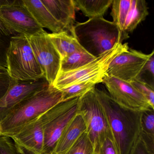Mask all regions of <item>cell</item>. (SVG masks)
<instances>
[{
    "label": "cell",
    "mask_w": 154,
    "mask_h": 154,
    "mask_svg": "<svg viewBox=\"0 0 154 154\" xmlns=\"http://www.w3.org/2000/svg\"><path fill=\"white\" fill-rule=\"evenodd\" d=\"M74 36L84 49L95 57L110 50L117 44L128 39L129 35L122 32L112 22L102 18L90 19L76 23Z\"/></svg>",
    "instance_id": "7a4b0ae2"
},
{
    "label": "cell",
    "mask_w": 154,
    "mask_h": 154,
    "mask_svg": "<svg viewBox=\"0 0 154 154\" xmlns=\"http://www.w3.org/2000/svg\"><path fill=\"white\" fill-rule=\"evenodd\" d=\"M94 91L121 154H130L140 137L141 112L120 106L104 91Z\"/></svg>",
    "instance_id": "6da1fadb"
},
{
    "label": "cell",
    "mask_w": 154,
    "mask_h": 154,
    "mask_svg": "<svg viewBox=\"0 0 154 154\" xmlns=\"http://www.w3.org/2000/svg\"><path fill=\"white\" fill-rule=\"evenodd\" d=\"M148 15V7L145 0H131L123 31L128 35L133 33L139 24L144 21Z\"/></svg>",
    "instance_id": "ac0fdd59"
},
{
    "label": "cell",
    "mask_w": 154,
    "mask_h": 154,
    "mask_svg": "<svg viewBox=\"0 0 154 154\" xmlns=\"http://www.w3.org/2000/svg\"><path fill=\"white\" fill-rule=\"evenodd\" d=\"M129 49L128 43L117 44L110 50L82 67L71 72L59 73L53 85L60 89L86 81H94L98 84L102 83L104 77L108 75V68L112 60Z\"/></svg>",
    "instance_id": "5b68a950"
},
{
    "label": "cell",
    "mask_w": 154,
    "mask_h": 154,
    "mask_svg": "<svg viewBox=\"0 0 154 154\" xmlns=\"http://www.w3.org/2000/svg\"><path fill=\"white\" fill-rule=\"evenodd\" d=\"M96 154H121L119 147L111 131Z\"/></svg>",
    "instance_id": "83f0119b"
},
{
    "label": "cell",
    "mask_w": 154,
    "mask_h": 154,
    "mask_svg": "<svg viewBox=\"0 0 154 154\" xmlns=\"http://www.w3.org/2000/svg\"><path fill=\"white\" fill-rule=\"evenodd\" d=\"M49 85L45 78L35 81H14L0 100V121L24 100Z\"/></svg>",
    "instance_id": "7c38bea8"
},
{
    "label": "cell",
    "mask_w": 154,
    "mask_h": 154,
    "mask_svg": "<svg viewBox=\"0 0 154 154\" xmlns=\"http://www.w3.org/2000/svg\"><path fill=\"white\" fill-rule=\"evenodd\" d=\"M0 21L16 35L27 37L45 30L38 25L24 4L23 0L0 8Z\"/></svg>",
    "instance_id": "9c48e42d"
},
{
    "label": "cell",
    "mask_w": 154,
    "mask_h": 154,
    "mask_svg": "<svg viewBox=\"0 0 154 154\" xmlns=\"http://www.w3.org/2000/svg\"><path fill=\"white\" fill-rule=\"evenodd\" d=\"M102 83L112 99L120 106L136 111L154 109L131 83L109 75L104 77Z\"/></svg>",
    "instance_id": "30bf717a"
},
{
    "label": "cell",
    "mask_w": 154,
    "mask_h": 154,
    "mask_svg": "<svg viewBox=\"0 0 154 154\" xmlns=\"http://www.w3.org/2000/svg\"><path fill=\"white\" fill-rule=\"evenodd\" d=\"M42 115L24 126L16 133L8 136L24 154H43L44 128Z\"/></svg>",
    "instance_id": "4fadbf2b"
},
{
    "label": "cell",
    "mask_w": 154,
    "mask_h": 154,
    "mask_svg": "<svg viewBox=\"0 0 154 154\" xmlns=\"http://www.w3.org/2000/svg\"><path fill=\"white\" fill-rule=\"evenodd\" d=\"M60 90L49 85L16 106L1 121L2 135L10 136L61 102Z\"/></svg>",
    "instance_id": "3957f363"
},
{
    "label": "cell",
    "mask_w": 154,
    "mask_h": 154,
    "mask_svg": "<svg viewBox=\"0 0 154 154\" xmlns=\"http://www.w3.org/2000/svg\"><path fill=\"white\" fill-rule=\"evenodd\" d=\"M154 51L150 54V56L144 66L143 72L147 71L149 74L154 77Z\"/></svg>",
    "instance_id": "4dcf8cb0"
},
{
    "label": "cell",
    "mask_w": 154,
    "mask_h": 154,
    "mask_svg": "<svg viewBox=\"0 0 154 154\" xmlns=\"http://www.w3.org/2000/svg\"><path fill=\"white\" fill-rule=\"evenodd\" d=\"M79 98L59 103L42 114L44 128L43 154H52L61 134L77 113Z\"/></svg>",
    "instance_id": "52a82bcc"
},
{
    "label": "cell",
    "mask_w": 154,
    "mask_h": 154,
    "mask_svg": "<svg viewBox=\"0 0 154 154\" xmlns=\"http://www.w3.org/2000/svg\"><path fill=\"white\" fill-rule=\"evenodd\" d=\"M41 1L54 17L64 28L65 31L74 36L76 8L73 0H41Z\"/></svg>",
    "instance_id": "5bb4252c"
},
{
    "label": "cell",
    "mask_w": 154,
    "mask_h": 154,
    "mask_svg": "<svg viewBox=\"0 0 154 154\" xmlns=\"http://www.w3.org/2000/svg\"><path fill=\"white\" fill-rule=\"evenodd\" d=\"M97 84L98 83L94 81H88L77 83L58 89L62 93L61 102L67 101L75 98H80L95 87Z\"/></svg>",
    "instance_id": "7402d4cb"
},
{
    "label": "cell",
    "mask_w": 154,
    "mask_h": 154,
    "mask_svg": "<svg viewBox=\"0 0 154 154\" xmlns=\"http://www.w3.org/2000/svg\"><path fill=\"white\" fill-rule=\"evenodd\" d=\"M66 154H95L93 145L86 132L80 136Z\"/></svg>",
    "instance_id": "d4e9b609"
},
{
    "label": "cell",
    "mask_w": 154,
    "mask_h": 154,
    "mask_svg": "<svg viewBox=\"0 0 154 154\" xmlns=\"http://www.w3.org/2000/svg\"><path fill=\"white\" fill-rule=\"evenodd\" d=\"M140 138L154 152V109L141 112Z\"/></svg>",
    "instance_id": "ffe728a7"
},
{
    "label": "cell",
    "mask_w": 154,
    "mask_h": 154,
    "mask_svg": "<svg viewBox=\"0 0 154 154\" xmlns=\"http://www.w3.org/2000/svg\"><path fill=\"white\" fill-rule=\"evenodd\" d=\"M15 81L10 76L7 68L0 66V100L6 94Z\"/></svg>",
    "instance_id": "f1b7e54d"
},
{
    "label": "cell",
    "mask_w": 154,
    "mask_h": 154,
    "mask_svg": "<svg viewBox=\"0 0 154 154\" xmlns=\"http://www.w3.org/2000/svg\"><path fill=\"white\" fill-rule=\"evenodd\" d=\"M113 0H73L76 8L90 19L102 18Z\"/></svg>",
    "instance_id": "d6986e66"
},
{
    "label": "cell",
    "mask_w": 154,
    "mask_h": 154,
    "mask_svg": "<svg viewBox=\"0 0 154 154\" xmlns=\"http://www.w3.org/2000/svg\"><path fill=\"white\" fill-rule=\"evenodd\" d=\"M95 58L96 57L87 52H77L73 53L61 60L59 73L77 70L89 63Z\"/></svg>",
    "instance_id": "44dd1931"
},
{
    "label": "cell",
    "mask_w": 154,
    "mask_h": 154,
    "mask_svg": "<svg viewBox=\"0 0 154 154\" xmlns=\"http://www.w3.org/2000/svg\"><path fill=\"white\" fill-rule=\"evenodd\" d=\"M13 35H18L10 30L0 21V66L6 68L7 52Z\"/></svg>",
    "instance_id": "cb8c5ba5"
},
{
    "label": "cell",
    "mask_w": 154,
    "mask_h": 154,
    "mask_svg": "<svg viewBox=\"0 0 154 154\" xmlns=\"http://www.w3.org/2000/svg\"><path fill=\"white\" fill-rule=\"evenodd\" d=\"M93 88L79 98L77 112L82 115L86 127V131L91 140L95 154L109 133L106 116Z\"/></svg>",
    "instance_id": "8992f818"
},
{
    "label": "cell",
    "mask_w": 154,
    "mask_h": 154,
    "mask_svg": "<svg viewBox=\"0 0 154 154\" xmlns=\"http://www.w3.org/2000/svg\"><path fill=\"white\" fill-rule=\"evenodd\" d=\"M150 54L129 48L122 52L112 61L108 70L109 75L131 82L140 77Z\"/></svg>",
    "instance_id": "8fae6325"
},
{
    "label": "cell",
    "mask_w": 154,
    "mask_h": 154,
    "mask_svg": "<svg viewBox=\"0 0 154 154\" xmlns=\"http://www.w3.org/2000/svg\"><path fill=\"white\" fill-rule=\"evenodd\" d=\"M48 36L60 55L61 60L75 52H87L75 37L66 31L48 34Z\"/></svg>",
    "instance_id": "e0dca14e"
},
{
    "label": "cell",
    "mask_w": 154,
    "mask_h": 154,
    "mask_svg": "<svg viewBox=\"0 0 154 154\" xmlns=\"http://www.w3.org/2000/svg\"><path fill=\"white\" fill-rule=\"evenodd\" d=\"M7 69L15 81H35L45 78L29 40L24 35H13L7 54Z\"/></svg>",
    "instance_id": "277c9868"
},
{
    "label": "cell",
    "mask_w": 154,
    "mask_h": 154,
    "mask_svg": "<svg viewBox=\"0 0 154 154\" xmlns=\"http://www.w3.org/2000/svg\"><path fill=\"white\" fill-rule=\"evenodd\" d=\"M86 131V127L82 115L77 112L61 134L52 154H66L71 147Z\"/></svg>",
    "instance_id": "9a60e30c"
},
{
    "label": "cell",
    "mask_w": 154,
    "mask_h": 154,
    "mask_svg": "<svg viewBox=\"0 0 154 154\" xmlns=\"http://www.w3.org/2000/svg\"><path fill=\"white\" fill-rule=\"evenodd\" d=\"M2 135V131L1 125V121H0V136Z\"/></svg>",
    "instance_id": "d6a6232c"
},
{
    "label": "cell",
    "mask_w": 154,
    "mask_h": 154,
    "mask_svg": "<svg viewBox=\"0 0 154 154\" xmlns=\"http://www.w3.org/2000/svg\"><path fill=\"white\" fill-rule=\"evenodd\" d=\"M0 154H24L21 149L9 136H0Z\"/></svg>",
    "instance_id": "4316f807"
},
{
    "label": "cell",
    "mask_w": 154,
    "mask_h": 154,
    "mask_svg": "<svg viewBox=\"0 0 154 154\" xmlns=\"http://www.w3.org/2000/svg\"><path fill=\"white\" fill-rule=\"evenodd\" d=\"M131 83L144 96L150 107L154 109V91L153 86L143 81L140 77Z\"/></svg>",
    "instance_id": "484cf974"
},
{
    "label": "cell",
    "mask_w": 154,
    "mask_h": 154,
    "mask_svg": "<svg viewBox=\"0 0 154 154\" xmlns=\"http://www.w3.org/2000/svg\"><path fill=\"white\" fill-rule=\"evenodd\" d=\"M23 2L35 20L42 28L48 29L52 33L66 31L64 28L54 17L41 1L23 0Z\"/></svg>",
    "instance_id": "2e32d148"
},
{
    "label": "cell",
    "mask_w": 154,
    "mask_h": 154,
    "mask_svg": "<svg viewBox=\"0 0 154 154\" xmlns=\"http://www.w3.org/2000/svg\"><path fill=\"white\" fill-rule=\"evenodd\" d=\"M28 38L44 77L49 85H53L60 71V55L45 31L29 37Z\"/></svg>",
    "instance_id": "ba28073f"
},
{
    "label": "cell",
    "mask_w": 154,
    "mask_h": 154,
    "mask_svg": "<svg viewBox=\"0 0 154 154\" xmlns=\"http://www.w3.org/2000/svg\"><path fill=\"white\" fill-rule=\"evenodd\" d=\"M131 0H113L111 15L113 21L121 32L123 31L124 24L130 8ZM127 34V33H126Z\"/></svg>",
    "instance_id": "603a6c76"
},
{
    "label": "cell",
    "mask_w": 154,
    "mask_h": 154,
    "mask_svg": "<svg viewBox=\"0 0 154 154\" xmlns=\"http://www.w3.org/2000/svg\"><path fill=\"white\" fill-rule=\"evenodd\" d=\"M130 154H154V152L149 150L139 137Z\"/></svg>",
    "instance_id": "f546056e"
},
{
    "label": "cell",
    "mask_w": 154,
    "mask_h": 154,
    "mask_svg": "<svg viewBox=\"0 0 154 154\" xmlns=\"http://www.w3.org/2000/svg\"><path fill=\"white\" fill-rule=\"evenodd\" d=\"M16 2V0H0V8L2 6L13 4Z\"/></svg>",
    "instance_id": "1f68e13d"
}]
</instances>
